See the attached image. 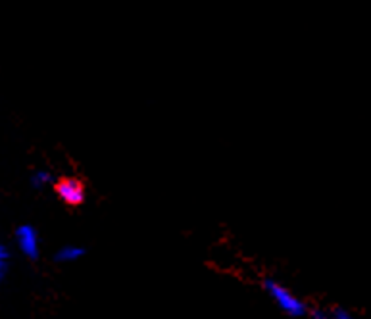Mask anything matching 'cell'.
<instances>
[{"instance_id": "obj_1", "label": "cell", "mask_w": 371, "mask_h": 319, "mask_svg": "<svg viewBox=\"0 0 371 319\" xmlns=\"http://www.w3.org/2000/svg\"><path fill=\"white\" fill-rule=\"evenodd\" d=\"M54 191L58 194V198L67 206H81L85 202V185L81 179L77 177H62L56 181Z\"/></svg>"}, {"instance_id": "obj_2", "label": "cell", "mask_w": 371, "mask_h": 319, "mask_svg": "<svg viewBox=\"0 0 371 319\" xmlns=\"http://www.w3.org/2000/svg\"><path fill=\"white\" fill-rule=\"evenodd\" d=\"M266 287L269 290V294L274 297L275 302L281 306L285 312L290 313V315H302L304 313V304L290 290H287L285 287H281V285H277L274 281H267Z\"/></svg>"}, {"instance_id": "obj_3", "label": "cell", "mask_w": 371, "mask_h": 319, "mask_svg": "<svg viewBox=\"0 0 371 319\" xmlns=\"http://www.w3.org/2000/svg\"><path fill=\"white\" fill-rule=\"evenodd\" d=\"M18 243L22 246V250L27 256H35L37 254V233L31 227H22L18 231Z\"/></svg>"}, {"instance_id": "obj_4", "label": "cell", "mask_w": 371, "mask_h": 319, "mask_svg": "<svg viewBox=\"0 0 371 319\" xmlns=\"http://www.w3.org/2000/svg\"><path fill=\"white\" fill-rule=\"evenodd\" d=\"M77 256H81V250H79V248H64V250L58 254L60 260H74Z\"/></svg>"}, {"instance_id": "obj_5", "label": "cell", "mask_w": 371, "mask_h": 319, "mask_svg": "<svg viewBox=\"0 0 371 319\" xmlns=\"http://www.w3.org/2000/svg\"><path fill=\"white\" fill-rule=\"evenodd\" d=\"M337 319H352L349 315V313H344V312H337Z\"/></svg>"}, {"instance_id": "obj_6", "label": "cell", "mask_w": 371, "mask_h": 319, "mask_svg": "<svg viewBox=\"0 0 371 319\" xmlns=\"http://www.w3.org/2000/svg\"><path fill=\"white\" fill-rule=\"evenodd\" d=\"M2 262H4V252H2V250H0V273H2V266H4V264H2Z\"/></svg>"}, {"instance_id": "obj_7", "label": "cell", "mask_w": 371, "mask_h": 319, "mask_svg": "<svg viewBox=\"0 0 371 319\" xmlns=\"http://www.w3.org/2000/svg\"><path fill=\"white\" fill-rule=\"evenodd\" d=\"M318 319H325V318H318Z\"/></svg>"}]
</instances>
